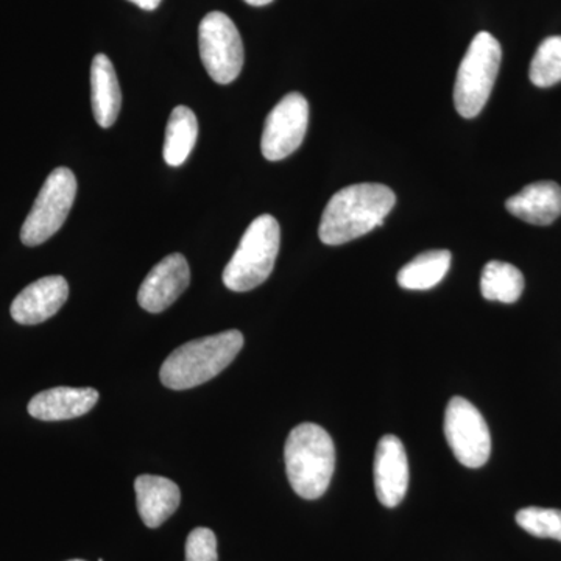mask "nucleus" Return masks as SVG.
Segmentation results:
<instances>
[{"label":"nucleus","mask_w":561,"mask_h":561,"mask_svg":"<svg viewBox=\"0 0 561 561\" xmlns=\"http://www.w3.org/2000/svg\"><path fill=\"white\" fill-rule=\"evenodd\" d=\"M397 203L390 187L360 183L332 195L321 216L319 236L327 245H343L382 227Z\"/></svg>","instance_id":"1"},{"label":"nucleus","mask_w":561,"mask_h":561,"mask_svg":"<svg viewBox=\"0 0 561 561\" xmlns=\"http://www.w3.org/2000/svg\"><path fill=\"white\" fill-rule=\"evenodd\" d=\"M242 346V332L236 330L184 343L162 364L161 382L172 390L202 386L220 375L241 353Z\"/></svg>","instance_id":"2"},{"label":"nucleus","mask_w":561,"mask_h":561,"mask_svg":"<svg viewBox=\"0 0 561 561\" xmlns=\"http://www.w3.org/2000/svg\"><path fill=\"white\" fill-rule=\"evenodd\" d=\"M287 478L302 500L327 493L335 470V446L319 424L302 423L291 430L284 448Z\"/></svg>","instance_id":"3"},{"label":"nucleus","mask_w":561,"mask_h":561,"mask_svg":"<svg viewBox=\"0 0 561 561\" xmlns=\"http://www.w3.org/2000/svg\"><path fill=\"white\" fill-rule=\"evenodd\" d=\"M280 243L278 220L271 214L257 217L243 232L238 250L225 267V286L232 291L256 289L275 267Z\"/></svg>","instance_id":"4"},{"label":"nucleus","mask_w":561,"mask_h":561,"mask_svg":"<svg viewBox=\"0 0 561 561\" xmlns=\"http://www.w3.org/2000/svg\"><path fill=\"white\" fill-rule=\"evenodd\" d=\"M500 41L481 32L471 41L457 72L454 87V105L465 119H472L489 102L494 81L501 68Z\"/></svg>","instance_id":"5"},{"label":"nucleus","mask_w":561,"mask_h":561,"mask_svg":"<svg viewBox=\"0 0 561 561\" xmlns=\"http://www.w3.org/2000/svg\"><path fill=\"white\" fill-rule=\"evenodd\" d=\"M76 195L77 179L72 171L68 168L55 169L44 181L35 205L22 225V243L36 247L49 241L68 219Z\"/></svg>","instance_id":"6"},{"label":"nucleus","mask_w":561,"mask_h":561,"mask_svg":"<svg viewBox=\"0 0 561 561\" xmlns=\"http://www.w3.org/2000/svg\"><path fill=\"white\" fill-rule=\"evenodd\" d=\"M198 49L203 66L210 79L219 84H230L241 76L243 43L241 33L228 14L210 11L198 27Z\"/></svg>","instance_id":"7"},{"label":"nucleus","mask_w":561,"mask_h":561,"mask_svg":"<svg viewBox=\"0 0 561 561\" xmlns=\"http://www.w3.org/2000/svg\"><path fill=\"white\" fill-rule=\"evenodd\" d=\"M445 435L459 463L481 468L490 459L491 437L482 413L461 397L449 401L445 413Z\"/></svg>","instance_id":"8"},{"label":"nucleus","mask_w":561,"mask_h":561,"mask_svg":"<svg viewBox=\"0 0 561 561\" xmlns=\"http://www.w3.org/2000/svg\"><path fill=\"white\" fill-rule=\"evenodd\" d=\"M309 125V103L300 92L280 99L265 119L261 150L265 160L280 161L290 157L305 140Z\"/></svg>","instance_id":"9"},{"label":"nucleus","mask_w":561,"mask_h":561,"mask_svg":"<svg viewBox=\"0 0 561 561\" xmlns=\"http://www.w3.org/2000/svg\"><path fill=\"white\" fill-rule=\"evenodd\" d=\"M191 283L190 264L180 253L169 254L158 262L140 284L139 306L147 312L161 313L171 308Z\"/></svg>","instance_id":"10"},{"label":"nucleus","mask_w":561,"mask_h":561,"mask_svg":"<svg viewBox=\"0 0 561 561\" xmlns=\"http://www.w3.org/2000/svg\"><path fill=\"white\" fill-rule=\"evenodd\" d=\"M373 471L379 502L389 508L400 505L409 489L408 454L400 438L383 435L376 448Z\"/></svg>","instance_id":"11"},{"label":"nucleus","mask_w":561,"mask_h":561,"mask_svg":"<svg viewBox=\"0 0 561 561\" xmlns=\"http://www.w3.org/2000/svg\"><path fill=\"white\" fill-rule=\"evenodd\" d=\"M69 297V284L62 276H46L32 283L14 298L11 317L20 324H39L60 311Z\"/></svg>","instance_id":"12"},{"label":"nucleus","mask_w":561,"mask_h":561,"mask_svg":"<svg viewBox=\"0 0 561 561\" xmlns=\"http://www.w3.org/2000/svg\"><path fill=\"white\" fill-rule=\"evenodd\" d=\"M99 391L84 387H55L44 390L28 402V413L41 421H65L79 419L98 404Z\"/></svg>","instance_id":"13"},{"label":"nucleus","mask_w":561,"mask_h":561,"mask_svg":"<svg viewBox=\"0 0 561 561\" xmlns=\"http://www.w3.org/2000/svg\"><path fill=\"white\" fill-rule=\"evenodd\" d=\"M136 502L140 519L150 529H157L180 507L181 491L171 479L142 474L135 481Z\"/></svg>","instance_id":"14"},{"label":"nucleus","mask_w":561,"mask_h":561,"mask_svg":"<svg viewBox=\"0 0 561 561\" xmlns=\"http://www.w3.org/2000/svg\"><path fill=\"white\" fill-rule=\"evenodd\" d=\"M505 208L527 224L546 227L561 216V187L553 181L531 183L508 198Z\"/></svg>","instance_id":"15"},{"label":"nucleus","mask_w":561,"mask_h":561,"mask_svg":"<svg viewBox=\"0 0 561 561\" xmlns=\"http://www.w3.org/2000/svg\"><path fill=\"white\" fill-rule=\"evenodd\" d=\"M91 103L95 122L102 128L116 124L122 106L119 80L106 55H95L91 65Z\"/></svg>","instance_id":"16"},{"label":"nucleus","mask_w":561,"mask_h":561,"mask_svg":"<svg viewBox=\"0 0 561 561\" xmlns=\"http://www.w3.org/2000/svg\"><path fill=\"white\" fill-rule=\"evenodd\" d=\"M198 138V122L194 111L187 106H176L169 117L164 138V161L179 168L190 158Z\"/></svg>","instance_id":"17"},{"label":"nucleus","mask_w":561,"mask_h":561,"mask_svg":"<svg viewBox=\"0 0 561 561\" xmlns=\"http://www.w3.org/2000/svg\"><path fill=\"white\" fill-rule=\"evenodd\" d=\"M449 267L451 253L448 250L426 251L401 268L398 273V284L402 289L430 290L442 283Z\"/></svg>","instance_id":"18"},{"label":"nucleus","mask_w":561,"mask_h":561,"mask_svg":"<svg viewBox=\"0 0 561 561\" xmlns=\"http://www.w3.org/2000/svg\"><path fill=\"white\" fill-rule=\"evenodd\" d=\"M481 291L485 300L512 305L523 295V273L507 262L491 261L483 267Z\"/></svg>","instance_id":"19"},{"label":"nucleus","mask_w":561,"mask_h":561,"mask_svg":"<svg viewBox=\"0 0 561 561\" xmlns=\"http://www.w3.org/2000/svg\"><path fill=\"white\" fill-rule=\"evenodd\" d=\"M530 81L535 87L549 88L561 81V36L542 41L530 62Z\"/></svg>","instance_id":"20"},{"label":"nucleus","mask_w":561,"mask_h":561,"mask_svg":"<svg viewBox=\"0 0 561 561\" xmlns=\"http://www.w3.org/2000/svg\"><path fill=\"white\" fill-rule=\"evenodd\" d=\"M516 523L534 537L561 541V511L541 507L523 508L516 513Z\"/></svg>","instance_id":"21"},{"label":"nucleus","mask_w":561,"mask_h":561,"mask_svg":"<svg viewBox=\"0 0 561 561\" xmlns=\"http://www.w3.org/2000/svg\"><path fill=\"white\" fill-rule=\"evenodd\" d=\"M217 538L213 530L197 527L186 541V561H217Z\"/></svg>","instance_id":"22"},{"label":"nucleus","mask_w":561,"mask_h":561,"mask_svg":"<svg viewBox=\"0 0 561 561\" xmlns=\"http://www.w3.org/2000/svg\"><path fill=\"white\" fill-rule=\"evenodd\" d=\"M128 2L135 3V5H138L139 9L153 11L161 5L162 0H128Z\"/></svg>","instance_id":"23"},{"label":"nucleus","mask_w":561,"mask_h":561,"mask_svg":"<svg viewBox=\"0 0 561 561\" xmlns=\"http://www.w3.org/2000/svg\"><path fill=\"white\" fill-rule=\"evenodd\" d=\"M243 2L249 3L251 7H264L268 5V3H272L273 0H243Z\"/></svg>","instance_id":"24"},{"label":"nucleus","mask_w":561,"mask_h":561,"mask_svg":"<svg viewBox=\"0 0 561 561\" xmlns=\"http://www.w3.org/2000/svg\"><path fill=\"white\" fill-rule=\"evenodd\" d=\"M69 561H83V560H69Z\"/></svg>","instance_id":"25"}]
</instances>
